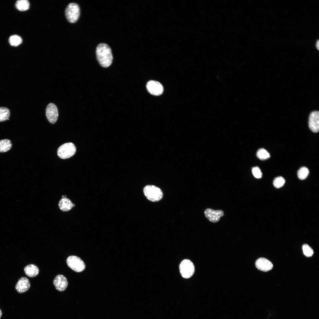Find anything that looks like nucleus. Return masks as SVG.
Here are the masks:
<instances>
[{"mask_svg":"<svg viewBox=\"0 0 319 319\" xmlns=\"http://www.w3.org/2000/svg\"><path fill=\"white\" fill-rule=\"evenodd\" d=\"M179 269L182 276L185 279L190 278L195 271V267L193 263L188 259H184L181 262Z\"/></svg>","mask_w":319,"mask_h":319,"instance_id":"5","label":"nucleus"},{"mask_svg":"<svg viewBox=\"0 0 319 319\" xmlns=\"http://www.w3.org/2000/svg\"><path fill=\"white\" fill-rule=\"evenodd\" d=\"M147 88L151 94L155 96L161 95L163 92V87L159 82L154 80H150L147 83Z\"/></svg>","mask_w":319,"mask_h":319,"instance_id":"7","label":"nucleus"},{"mask_svg":"<svg viewBox=\"0 0 319 319\" xmlns=\"http://www.w3.org/2000/svg\"><path fill=\"white\" fill-rule=\"evenodd\" d=\"M303 252L304 255L307 257L312 256L313 251L312 249L308 245L305 244L302 247Z\"/></svg>","mask_w":319,"mask_h":319,"instance_id":"23","label":"nucleus"},{"mask_svg":"<svg viewBox=\"0 0 319 319\" xmlns=\"http://www.w3.org/2000/svg\"><path fill=\"white\" fill-rule=\"evenodd\" d=\"M46 115L47 119L51 123L54 124L56 122L58 117V111L57 106L55 104L50 103L47 105L46 109Z\"/></svg>","mask_w":319,"mask_h":319,"instance_id":"8","label":"nucleus"},{"mask_svg":"<svg viewBox=\"0 0 319 319\" xmlns=\"http://www.w3.org/2000/svg\"><path fill=\"white\" fill-rule=\"evenodd\" d=\"M316 47H317L318 49V50L319 49V41H318V40L317 41V43H316Z\"/></svg>","mask_w":319,"mask_h":319,"instance_id":"25","label":"nucleus"},{"mask_svg":"<svg viewBox=\"0 0 319 319\" xmlns=\"http://www.w3.org/2000/svg\"><path fill=\"white\" fill-rule=\"evenodd\" d=\"M258 158L261 160H266L270 157L269 152L264 148H261L258 150L256 153Z\"/></svg>","mask_w":319,"mask_h":319,"instance_id":"19","label":"nucleus"},{"mask_svg":"<svg viewBox=\"0 0 319 319\" xmlns=\"http://www.w3.org/2000/svg\"><path fill=\"white\" fill-rule=\"evenodd\" d=\"M96 52L97 60L101 66L106 68L111 65L113 56L111 49L107 44H99L96 48Z\"/></svg>","mask_w":319,"mask_h":319,"instance_id":"1","label":"nucleus"},{"mask_svg":"<svg viewBox=\"0 0 319 319\" xmlns=\"http://www.w3.org/2000/svg\"><path fill=\"white\" fill-rule=\"evenodd\" d=\"M2 314V311L1 309H0V318H1Z\"/></svg>","mask_w":319,"mask_h":319,"instance_id":"26","label":"nucleus"},{"mask_svg":"<svg viewBox=\"0 0 319 319\" xmlns=\"http://www.w3.org/2000/svg\"><path fill=\"white\" fill-rule=\"evenodd\" d=\"M204 214L209 221L213 223H216L219 221L220 217L224 216V212L221 210H215L208 208L205 210Z\"/></svg>","mask_w":319,"mask_h":319,"instance_id":"9","label":"nucleus"},{"mask_svg":"<svg viewBox=\"0 0 319 319\" xmlns=\"http://www.w3.org/2000/svg\"><path fill=\"white\" fill-rule=\"evenodd\" d=\"M58 205L61 210L64 211L70 210L74 206L71 201L66 197L63 198L60 200Z\"/></svg>","mask_w":319,"mask_h":319,"instance_id":"15","label":"nucleus"},{"mask_svg":"<svg viewBox=\"0 0 319 319\" xmlns=\"http://www.w3.org/2000/svg\"><path fill=\"white\" fill-rule=\"evenodd\" d=\"M253 176L256 178H260L262 177V173L258 167H253L252 170Z\"/></svg>","mask_w":319,"mask_h":319,"instance_id":"24","label":"nucleus"},{"mask_svg":"<svg viewBox=\"0 0 319 319\" xmlns=\"http://www.w3.org/2000/svg\"><path fill=\"white\" fill-rule=\"evenodd\" d=\"M10 115V112L8 108L5 107H0V122L8 120Z\"/></svg>","mask_w":319,"mask_h":319,"instance_id":"18","label":"nucleus"},{"mask_svg":"<svg viewBox=\"0 0 319 319\" xmlns=\"http://www.w3.org/2000/svg\"><path fill=\"white\" fill-rule=\"evenodd\" d=\"M308 126L313 132L317 133L319 128V113L318 111H314L310 114L308 121Z\"/></svg>","mask_w":319,"mask_h":319,"instance_id":"10","label":"nucleus"},{"mask_svg":"<svg viewBox=\"0 0 319 319\" xmlns=\"http://www.w3.org/2000/svg\"><path fill=\"white\" fill-rule=\"evenodd\" d=\"M15 6L16 8L21 11L28 10L30 7V3L27 0H19L17 1Z\"/></svg>","mask_w":319,"mask_h":319,"instance_id":"17","label":"nucleus"},{"mask_svg":"<svg viewBox=\"0 0 319 319\" xmlns=\"http://www.w3.org/2000/svg\"><path fill=\"white\" fill-rule=\"evenodd\" d=\"M22 41L21 37L17 35H12L9 38V43L12 46H17L20 44Z\"/></svg>","mask_w":319,"mask_h":319,"instance_id":"21","label":"nucleus"},{"mask_svg":"<svg viewBox=\"0 0 319 319\" xmlns=\"http://www.w3.org/2000/svg\"><path fill=\"white\" fill-rule=\"evenodd\" d=\"M309 173L308 169L305 167H301L297 172V176L301 180L305 179L308 176Z\"/></svg>","mask_w":319,"mask_h":319,"instance_id":"20","label":"nucleus"},{"mask_svg":"<svg viewBox=\"0 0 319 319\" xmlns=\"http://www.w3.org/2000/svg\"><path fill=\"white\" fill-rule=\"evenodd\" d=\"M30 286V283L28 279L25 277H22L18 280L15 288L18 293H22L27 291Z\"/></svg>","mask_w":319,"mask_h":319,"instance_id":"13","label":"nucleus"},{"mask_svg":"<svg viewBox=\"0 0 319 319\" xmlns=\"http://www.w3.org/2000/svg\"><path fill=\"white\" fill-rule=\"evenodd\" d=\"M66 263L69 268L76 272H81L85 268L83 261L76 256L71 255L68 257L66 259Z\"/></svg>","mask_w":319,"mask_h":319,"instance_id":"6","label":"nucleus"},{"mask_svg":"<svg viewBox=\"0 0 319 319\" xmlns=\"http://www.w3.org/2000/svg\"><path fill=\"white\" fill-rule=\"evenodd\" d=\"M65 14L69 22L71 23L76 22L80 15V9L79 5L74 3L69 4L66 9Z\"/></svg>","mask_w":319,"mask_h":319,"instance_id":"3","label":"nucleus"},{"mask_svg":"<svg viewBox=\"0 0 319 319\" xmlns=\"http://www.w3.org/2000/svg\"><path fill=\"white\" fill-rule=\"evenodd\" d=\"M146 197L150 201L156 202L162 198L163 193L160 188L154 185H147L143 190Z\"/></svg>","mask_w":319,"mask_h":319,"instance_id":"2","label":"nucleus"},{"mask_svg":"<svg viewBox=\"0 0 319 319\" xmlns=\"http://www.w3.org/2000/svg\"><path fill=\"white\" fill-rule=\"evenodd\" d=\"M12 147V144L10 140L4 139L0 140V152H4L9 150Z\"/></svg>","mask_w":319,"mask_h":319,"instance_id":"16","label":"nucleus"},{"mask_svg":"<svg viewBox=\"0 0 319 319\" xmlns=\"http://www.w3.org/2000/svg\"><path fill=\"white\" fill-rule=\"evenodd\" d=\"M256 267L259 270L267 271L271 270L273 267L272 263L267 259L261 258L258 259L255 263Z\"/></svg>","mask_w":319,"mask_h":319,"instance_id":"12","label":"nucleus"},{"mask_svg":"<svg viewBox=\"0 0 319 319\" xmlns=\"http://www.w3.org/2000/svg\"><path fill=\"white\" fill-rule=\"evenodd\" d=\"M76 148L72 143L68 142L61 146L57 150L58 157L62 159L69 158L75 154Z\"/></svg>","mask_w":319,"mask_h":319,"instance_id":"4","label":"nucleus"},{"mask_svg":"<svg viewBox=\"0 0 319 319\" xmlns=\"http://www.w3.org/2000/svg\"><path fill=\"white\" fill-rule=\"evenodd\" d=\"M25 274L28 276L34 277L37 276L39 273V269L36 265L30 264L25 266L24 268Z\"/></svg>","mask_w":319,"mask_h":319,"instance_id":"14","label":"nucleus"},{"mask_svg":"<svg viewBox=\"0 0 319 319\" xmlns=\"http://www.w3.org/2000/svg\"><path fill=\"white\" fill-rule=\"evenodd\" d=\"M285 183L284 179L281 176L275 178L273 181L274 186L276 188H279L282 186Z\"/></svg>","mask_w":319,"mask_h":319,"instance_id":"22","label":"nucleus"},{"mask_svg":"<svg viewBox=\"0 0 319 319\" xmlns=\"http://www.w3.org/2000/svg\"><path fill=\"white\" fill-rule=\"evenodd\" d=\"M53 283L56 289L60 292L64 291L68 285L66 278L61 274L58 275L55 277Z\"/></svg>","mask_w":319,"mask_h":319,"instance_id":"11","label":"nucleus"}]
</instances>
